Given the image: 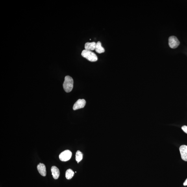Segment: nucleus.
<instances>
[{
	"label": "nucleus",
	"mask_w": 187,
	"mask_h": 187,
	"mask_svg": "<svg viewBox=\"0 0 187 187\" xmlns=\"http://www.w3.org/2000/svg\"><path fill=\"white\" fill-rule=\"evenodd\" d=\"M73 79L70 76H67L65 77V81L63 84V87L65 92L69 93L71 92L73 88Z\"/></svg>",
	"instance_id": "1"
},
{
	"label": "nucleus",
	"mask_w": 187,
	"mask_h": 187,
	"mask_svg": "<svg viewBox=\"0 0 187 187\" xmlns=\"http://www.w3.org/2000/svg\"><path fill=\"white\" fill-rule=\"evenodd\" d=\"M82 56L91 62H96L98 60L97 56L94 53L88 50H83L82 52Z\"/></svg>",
	"instance_id": "2"
},
{
	"label": "nucleus",
	"mask_w": 187,
	"mask_h": 187,
	"mask_svg": "<svg viewBox=\"0 0 187 187\" xmlns=\"http://www.w3.org/2000/svg\"><path fill=\"white\" fill-rule=\"evenodd\" d=\"M169 45L172 49H175L180 44V42L176 36H171L168 39Z\"/></svg>",
	"instance_id": "3"
},
{
	"label": "nucleus",
	"mask_w": 187,
	"mask_h": 187,
	"mask_svg": "<svg viewBox=\"0 0 187 187\" xmlns=\"http://www.w3.org/2000/svg\"><path fill=\"white\" fill-rule=\"evenodd\" d=\"M72 153L69 150H66L60 154V160L63 162H66L70 159L72 156Z\"/></svg>",
	"instance_id": "4"
},
{
	"label": "nucleus",
	"mask_w": 187,
	"mask_h": 187,
	"mask_svg": "<svg viewBox=\"0 0 187 187\" xmlns=\"http://www.w3.org/2000/svg\"><path fill=\"white\" fill-rule=\"evenodd\" d=\"M86 101L84 99H79L76 102L73 107L74 110H76L80 108H83L85 106Z\"/></svg>",
	"instance_id": "5"
},
{
	"label": "nucleus",
	"mask_w": 187,
	"mask_h": 187,
	"mask_svg": "<svg viewBox=\"0 0 187 187\" xmlns=\"http://www.w3.org/2000/svg\"><path fill=\"white\" fill-rule=\"evenodd\" d=\"M180 151L182 159L185 161H187V146L183 145L180 148Z\"/></svg>",
	"instance_id": "6"
},
{
	"label": "nucleus",
	"mask_w": 187,
	"mask_h": 187,
	"mask_svg": "<svg viewBox=\"0 0 187 187\" xmlns=\"http://www.w3.org/2000/svg\"><path fill=\"white\" fill-rule=\"evenodd\" d=\"M37 169L39 173L43 176L45 177L46 175V168L45 165L43 164H39L37 166Z\"/></svg>",
	"instance_id": "7"
},
{
	"label": "nucleus",
	"mask_w": 187,
	"mask_h": 187,
	"mask_svg": "<svg viewBox=\"0 0 187 187\" xmlns=\"http://www.w3.org/2000/svg\"><path fill=\"white\" fill-rule=\"evenodd\" d=\"M51 171L54 179L56 180L58 179L60 176V171L57 167L55 166H52Z\"/></svg>",
	"instance_id": "8"
},
{
	"label": "nucleus",
	"mask_w": 187,
	"mask_h": 187,
	"mask_svg": "<svg viewBox=\"0 0 187 187\" xmlns=\"http://www.w3.org/2000/svg\"><path fill=\"white\" fill-rule=\"evenodd\" d=\"M96 43L95 42H87L85 45V48L88 50H94L95 49Z\"/></svg>",
	"instance_id": "9"
},
{
	"label": "nucleus",
	"mask_w": 187,
	"mask_h": 187,
	"mask_svg": "<svg viewBox=\"0 0 187 187\" xmlns=\"http://www.w3.org/2000/svg\"><path fill=\"white\" fill-rule=\"evenodd\" d=\"M95 50L96 51L99 53H102L105 52V49L102 46L101 43L100 41H98L96 43Z\"/></svg>",
	"instance_id": "10"
},
{
	"label": "nucleus",
	"mask_w": 187,
	"mask_h": 187,
	"mask_svg": "<svg viewBox=\"0 0 187 187\" xmlns=\"http://www.w3.org/2000/svg\"><path fill=\"white\" fill-rule=\"evenodd\" d=\"M74 175V172L70 169L67 170L66 173V177L68 180H70L73 177Z\"/></svg>",
	"instance_id": "11"
},
{
	"label": "nucleus",
	"mask_w": 187,
	"mask_h": 187,
	"mask_svg": "<svg viewBox=\"0 0 187 187\" xmlns=\"http://www.w3.org/2000/svg\"><path fill=\"white\" fill-rule=\"evenodd\" d=\"M82 157H83V154L82 152L79 151H77L76 154V161L78 163L81 161L82 159Z\"/></svg>",
	"instance_id": "12"
},
{
	"label": "nucleus",
	"mask_w": 187,
	"mask_h": 187,
	"mask_svg": "<svg viewBox=\"0 0 187 187\" xmlns=\"http://www.w3.org/2000/svg\"><path fill=\"white\" fill-rule=\"evenodd\" d=\"M182 129L183 131L187 134V126L186 125H184L182 126Z\"/></svg>",
	"instance_id": "13"
},
{
	"label": "nucleus",
	"mask_w": 187,
	"mask_h": 187,
	"mask_svg": "<svg viewBox=\"0 0 187 187\" xmlns=\"http://www.w3.org/2000/svg\"><path fill=\"white\" fill-rule=\"evenodd\" d=\"M183 185L184 186H187V179L186 180V181L184 183Z\"/></svg>",
	"instance_id": "14"
}]
</instances>
